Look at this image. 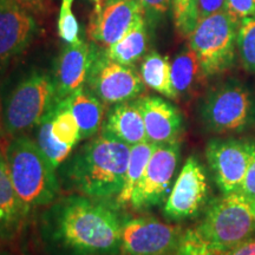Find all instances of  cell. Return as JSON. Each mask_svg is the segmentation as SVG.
Instances as JSON below:
<instances>
[{"label":"cell","mask_w":255,"mask_h":255,"mask_svg":"<svg viewBox=\"0 0 255 255\" xmlns=\"http://www.w3.org/2000/svg\"><path fill=\"white\" fill-rule=\"evenodd\" d=\"M241 193L246 199L251 201L255 200V142L253 141V145H252V154L250 164H248L246 175H245L244 182L241 184L240 190Z\"/></svg>","instance_id":"f546056e"},{"label":"cell","mask_w":255,"mask_h":255,"mask_svg":"<svg viewBox=\"0 0 255 255\" xmlns=\"http://www.w3.org/2000/svg\"><path fill=\"white\" fill-rule=\"evenodd\" d=\"M145 14L139 0H101V8L90 21L89 36L102 50L114 45L141 15Z\"/></svg>","instance_id":"5bb4252c"},{"label":"cell","mask_w":255,"mask_h":255,"mask_svg":"<svg viewBox=\"0 0 255 255\" xmlns=\"http://www.w3.org/2000/svg\"><path fill=\"white\" fill-rule=\"evenodd\" d=\"M238 50L244 69L255 73V17L245 18L239 24Z\"/></svg>","instance_id":"484cf974"},{"label":"cell","mask_w":255,"mask_h":255,"mask_svg":"<svg viewBox=\"0 0 255 255\" xmlns=\"http://www.w3.org/2000/svg\"><path fill=\"white\" fill-rule=\"evenodd\" d=\"M181 156L180 142L157 144L133 190L130 206L136 210L149 209L161 205L170 193Z\"/></svg>","instance_id":"30bf717a"},{"label":"cell","mask_w":255,"mask_h":255,"mask_svg":"<svg viewBox=\"0 0 255 255\" xmlns=\"http://www.w3.org/2000/svg\"><path fill=\"white\" fill-rule=\"evenodd\" d=\"M141 110L148 141L154 144L180 142L184 123L181 111L158 96H141L133 101Z\"/></svg>","instance_id":"2e32d148"},{"label":"cell","mask_w":255,"mask_h":255,"mask_svg":"<svg viewBox=\"0 0 255 255\" xmlns=\"http://www.w3.org/2000/svg\"><path fill=\"white\" fill-rule=\"evenodd\" d=\"M175 27L182 37H189L199 23L197 0H171Z\"/></svg>","instance_id":"4316f807"},{"label":"cell","mask_w":255,"mask_h":255,"mask_svg":"<svg viewBox=\"0 0 255 255\" xmlns=\"http://www.w3.org/2000/svg\"><path fill=\"white\" fill-rule=\"evenodd\" d=\"M5 155L25 218L33 209L45 207L56 200L59 191L56 169L31 137H12L6 145Z\"/></svg>","instance_id":"3957f363"},{"label":"cell","mask_w":255,"mask_h":255,"mask_svg":"<svg viewBox=\"0 0 255 255\" xmlns=\"http://www.w3.org/2000/svg\"><path fill=\"white\" fill-rule=\"evenodd\" d=\"M239 24L226 11L201 19L191 32L189 47L199 58L205 78L221 75L233 66Z\"/></svg>","instance_id":"52a82bcc"},{"label":"cell","mask_w":255,"mask_h":255,"mask_svg":"<svg viewBox=\"0 0 255 255\" xmlns=\"http://www.w3.org/2000/svg\"><path fill=\"white\" fill-rule=\"evenodd\" d=\"M222 11H226V0H197L199 21Z\"/></svg>","instance_id":"1f68e13d"},{"label":"cell","mask_w":255,"mask_h":255,"mask_svg":"<svg viewBox=\"0 0 255 255\" xmlns=\"http://www.w3.org/2000/svg\"><path fill=\"white\" fill-rule=\"evenodd\" d=\"M149 36L146 30L145 14L135 20L119 41L104 50L108 58L123 65H135L148 53Z\"/></svg>","instance_id":"ffe728a7"},{"label":"cell","mask_w":255,"mask_h":255,"mask_svg":"<svg viewBox=\"0 0 255 255\" xmlns=\"http://www.w3.org/2000/svg\"><path fill=\"white\" fill-rule=\"evenodd\" d=\"M251 139L213 138L207 143L206 158L216 186L222 194L239 191L250 164Z\"/></svg>","instance_id":"8fae6325"},{"label":"cell","mask_w":255,"mask_h":255,"mask_svg":"<svg viewBox=\"0 0 255 255\" xmlns=\"http://www.w3.org/2000/svg\"><path fill=\"white\" fill-rule=\"evenodd\" d=\"M139 73L145 87L170 100L178 98L171 82V63L168 57L156 51L146 53L142 60Z\"/></svg>","instance_id":"44dd1931"},{"label":"cell","mask_w":255,"mask_h":255,"mask_svg":"<svg viewBox=\"0 0 255 255\" xmlns=\"http://www.w3.org/2000/svg\"><path fill=\"white\" fill-rule=\"evenodd\" d=\"M195 229L215 255L232 250L255 235L251 201L239 191L222 194L208 206Z\"/></svg>","instance_id":"277c9868"},{"label":"cell","mask_w":255,"mask_h":255,"mask_svg":"<svg viewBox=\"0 0 255 255\" xmlns=\"http://www.w3.org/2000/svg\"><path fill=\"white\" fill-rule=\"evenodd\" d=\"M56 104L53 78L45 71H31L15 85L2 105V137L25 135Z\"/></svg>","instance_id":"5b68a950"},{"label":"cell","mask_w":255,"mask_h":255,"mask_svg":"<svg viewBox=\"0 0 255 255\" xmlns=\"http://www.w3.org/2000/svg\"><path fill=\"white\" fill-rule=\"evenodd\" d=\"M209 196L206 170L200 159L189 156L163 207V214L171 221H181L199 215Z\"/></svg>","instance_id":"7c38bea8"},{"label":"cell","mask_w":255,"mask_h":255,"mask_svg":"<svg viewBox=\"0 0 255 255\" xmlns=\"http://www.w3.org/2000/svg\"><path fill=\"white\" fill-rule=\"evenodd\" d=\"M69 108L81 129V138L94 137L104 122V103L87 88H82L60 101Z\"/></svg>","instance_id":"ac0fdd59"},{"label":"cell","mask_w":255,"mask_h":255,"mask_svg":"<svg viewBox=\"0 0 255 255\" xmlns=\"http://www.w3.org/2000/svg\"><path fill=\"white\" fill-rule=\"evenodd\" d=\"M17 1L34 15H43L46 12L50 0H17Z\"/></svg>","instance_id":"836d02e7"},{"label":"cell","mask_w":255,"mask_h":255,"mask_svg":"<svg viewBox=\"0 0 255 255\" xmlns=\"http://www.w3.org/2000/svg\"><path fill=\"white\" fill-rule=\"evenodd\" d=\"M183 231L154 218H135L124 221L121 233L122 255H173Z\"/></svg>","instance_id":"9c48e42d"},{"label":"cell","mask_w":255,"mask_h":255,"mask_svg":"<svg viewBox=\"0 0 255 255\" xmlns=\"http://www.w3.org/2000/svg\"><path fill=\"white\" fill-rule=\"evenodd\" d=\"M55 109V108H53ZM53 109L40 121L37 126V145L43 152V155L47 158L50 164L57 169L60 164L69 157L70 152L72 151L71 146L63 144L53 136L52 133V116Z\"/></svg>","instance_id":"cb8c5ba5"},{"label":"cell","mask_w":255,"mask_h":255,"mask_svg":"<svg viewBox=\"0 0 255 255\" xmlns=\"http://www.w3.org/2000/svg\"><path fill=\"white\" fill-rule=\"evenodd\" d=\"M251 205H252V209H253V213H254V215H255V200L252 201Z\"/></svg>","instance_id":"d590c367"},{"label":"cell","mask_w":255,"mask_h":255,"mask_svg":"<svg viewBox=\"0 0 255 255\" xmlns=\"http://www.w3.org/2000/svg\"><path fill=\"white\" fill-rule=\"evenodd\" d=\"M37 30L32 12L17 0H0V76L27 50Z\"/></svg>","instance_id":"4fadbf2b"},{"label":"cell","mask_w":255,"mask_h":255,"mask_svg":"<svg viewBox=\"0 0 255 255\" xmlns=\"http://www.w3.org/2000/svg\"><path fill=\"white\" fill-rule=\"evenodd\" d=\"M52 133L57 141L75 148L81 141V129L73 114L62 102H58L53 109Z\"/></svg>","instance_id":"d4e9b609"},{"label":"cell","mask_w":255,"mask_h":255,"mask_svg":"<svg viewBox=\"0 0 255 255\" xmlns=\"http://www.w3.org/2000/svg\"><path fill=\"white\" fill-rule=\"evenodd\" d=\"M98 49L100 47L94 43L90 44L84 39L66 44L63 47L57 58L52 77L57 103L84 88Z\"/></svg>","instance_id":"9a60e30c"},{"label":"cell","mask_w":255,"mask_h":255,"mask_svg":"<svg viewBox=\"0 0 255 255\" xmlns=\"http://www.w3.org/2000/svg\"><path fill=\"white\" fill-rule=\"evenodd\" d=\"M149 18H157L167 13L171 6V0H139Z\"/></svg>","instance_id":"4dcf8cb0"},{"label":"cell","mask_w":255,"mask_h":255,"mask_svg":"<svg viewBox=\"0 0 255 255\" xmlns=\"http://www.w3.org/2000/svg\"><path fill=\"white\" fill-rule=\"evenodd\" d=\"M200 116L214 133L246 131L255 124V96L241 82L227 81L207 94Z\"/></svg>","instance_id":"8992f818"},{"label":"cell","mask_w":255,"mask_h":255,"mask_svg":"<svg viewBox=\"0 0 255 255\" xmlns=\"http://www.w3.org/2000/svg\"><path fill=\"white\" fill-rule=\"evenodd\" d=\"M226 12L240 24L245 18L255 17V0H226Z\"/></svg>","instance_id":"f1b7e54d"},{"label":"cell","mask_w":255,"mask_h":255,"mask_svg":"<svg viewBox=\"0 0 255 255\" xmlns=\"http://www.w3.org/2000/svg\"><path fill=\"white\" fill-rule=\"evenodd\" d=\"M102 126L104 133L130 146L148 141L142 113L135 102L115 104Z\"/></svg>","instance_id":"e0dca14e"},{"label":"cell","mask_w":255,"mask_h":255,"mask_svg":"<svg viewBox=\"0 0 255 255\" xmlns=\"http://www.w3.org/2000/svg\"><path fill=\"white\" fill-rule=\"evenodd\" d=\"M131 146L102 132L69 161L68 176L83 195L107 200L119 195L126 181Z\"/></svg>","instance_id":"7a4b0ae2"},{"label":"cell","mask_w":255,"mask_h":255,"mask_svg":"<svg viewBox=\"0 0 255 255\" xmlns=\"http://www.w3.org/2000/svg\"><path fill=\"white\" fill-rule=\"evenodd\" d=\"M173 255H215L196 229L183 233L180 245Z\"/></svg>","instance_id":"83f0119b"},{"label":"cell","mask_w":255,"mask_h":255,"mask_svg":"<svg viewBox=\"0 0 255 255\" xmlns=\"http://www.w3.org/2000/svg\"><path fill=\"white\" fill-rule=\"evenodd\" d=\"M156 145L157 144H154L150 141H145L131 146L123 189L115 199L117 207H126L130 205L133 190L136 189L137 184L141 181L146 164H148Z\"/></svg>","instance_id":"7402d4cb"},{"label":"cell","mask_w":255,"mask_h":255,"mask_svg":"<svg viewBox=\"0 0 255 255\" xmlns=\"http://www.w3.org/2000/svg\"><path fill=\"white\" fill-rule=\"evenodd\" d=\"M85 85L104 104L111 105L136 100L145 90L135 66L114 62L102 49H98Z\"/></svg>","instance_id":"ba28073f"},{"label":"cell","mask_w":255,"mask_h":255,"mask_svg":"<svg viewBox=\"0 0 255 255\" xmlns=\"http://www.w3.org/2000/svg\"><path fill=\"white\" fill-rule=\"evenodd\" d=\"M2 136V104L0 101V137Z\"/></svg>","instance_id":"e575fe53"},{"label":"cell","mask_w":255,"mask_h":255,"mask_svg":"<svg viewBox=\"0 0 255 255\" xmlns=\"http://www.w3.org/2000/svg\"><path fill=\"white\" fill-rule=\"evenodd\" d=\"M25 220L9 175L5 150H0V237L12 238Z\"/></svg>","instance_id":"d6986e66"},{"label":"cell","mask_w":255,"mask_h":255,"mask_svg":"<svg viewBox=\"0 0 255 255\" xmlns=\"http://www.w3.org/2000/svg\"><path fill=\"white\" fill-rule=\"evenodd\" d=\"M218 255H255V237H252L232 250Z\"/></svg>","instance_id":"d6a6232c"},{"label":"cell","mask_w":255,"mask_h":255,"mask_svg":"<svg viewBox=\"0 0 255 255\" xmlns=\"http://www.w3.org/2000/svg\"><path fill=\"white\" fill-rule=\"evenodd\" d=\"M201 78H205L201 71L199 58L190 49H183L171 62V82L177 97L193 90Z\"/></svg>","instance_id":"603a6c76"},{"label":"cell","mask_w":255,"mask_h":255,"mask_svg":"<svg viewBox=\"0 0 255 255\" xmlns=\"http://www.w3.org/2000/svg\"><path fill=\"white\" fill-rule=\"evenodd\" d=\"M56 233L64 245L84 255L115 254L121 250L122 225L116 210L88 196H70L57 206Z\"/></svg>","instance_id":"6da1fadb"}]
</instances>
